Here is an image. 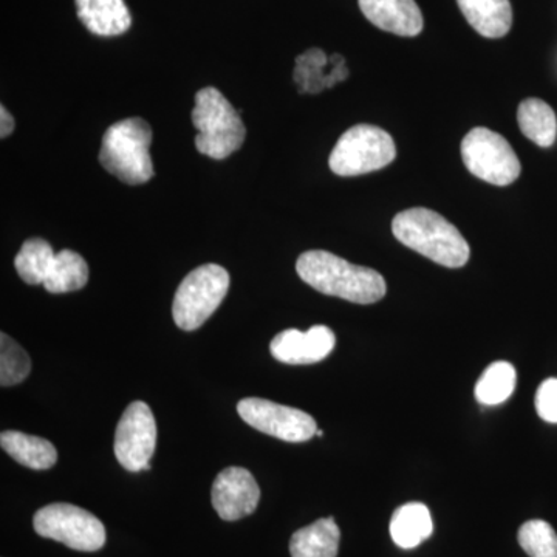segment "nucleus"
Returning <instances> with one entry per match:
<instances>
[{
	"label": "nucleus",
	"mask_w": 557,
	"mask_h": 557,
	"mask_svg": "<svg viewBox=\"0 0 557 557\" xmlns=\"http://www.w3.org/2000/svg\"><path fill=\"white\" fill-rule=\"evenodd\" d=\"M78 17L97 36H120L129 30L131 11L124 0H76Z\"/></svg>",
	"instance_id": "14"
},
{
	"label": "nucleus",
	"mask_w": 557,
	"mask_h": 557,
	"mask_svg": "<svg viewBox=\"0 0 557 557\" xmlns=\"http://www.w3.org/2000/svg\"><path fill=\"white\" fill-rule=\"evenodd\" d=\"M156 448V417L145 401H134L124 410L116 426L115 456L126 471H148Z\"/></svg>",
	"instance_id": "10"
},
{
	"label": "nucleus",
	"mask_w": 557,
	"mask_h": 557,
	"mask_svg": "<svg viewBox=\"0 0 557 557\" xmlns=\"http://www.w3.org/2000/svg\"><path fill=\"white\" fill-rule=\"evenodd\" d=\"M520 131L528 139L541 148L555 145L557 137V119L555 110L539 98H528L520 102L518 110Z\"/></svg>",
	"instance_id": "19"
},
{
	"label": "nucleus",
	"mask_w": 557,
	"mask_h": 557,
	"mask_svg": "<svg viewBox=\"0 0 557 557\" xmlns=\"http://www.w3.org/2000/svg\"><path fill=\"white\" fill-rule=\"evenodd\" d=\"M518 539L530 557H557V534L545 520H528L520 527Z\"/></svg>",
	"instance_id": "24"
},
{
	"label": "nucleus",
	"mask_w": 557,
	"mask_h": 557,
	"mask_svg": "<svg viewBox=\"0 0 557 557\" xmlns=\"http://www.w3.org/2000/svg\"><path fill=\"white\" fill-rule=\"evenodd\" d=\"M461 159L475 177L494 186H508L519 178L522 166L511 145L486 127H475L461 141Z\"/></svg>",
	"instance_id": "8"
},
{
	"label": "nucleus",
	"mask_w": 557,
	"mask_h": 557,
	"mask_svg": "<svg viewBox=\"0 0 557 557\" xmlns=\"http://www.w3.org/2000/svg\"><path fill=\"white\" fill-rule=\"evenodd\" d=\"M537 416L547 423H557V379L545 380L537 388Z\"/></svg>",
	"instance_id": "25"
},
{
	"label": "nucleus",
	"mask_w": 557,
	"mask_h": 557,
	"mask_svg": "<svg viewBox=\"0 0 557 557\" xmlns=\"http://www.w3.org/2000/svg\"><path fill=\"white\" fill-rule=\"evenodd\" d=\"M150 143L152 129L145 120L119 121L102 137L100 163L126 185H143L156 174L149 153Z\"/></svg>",
	"instance_id": "3"
},
{
	"label": "nucleus",
	"mask_w": 557,
	"mask_h": 557,
	"mask_svg": "<svg viewBox=\"0 0 557 557\" xmlns=\"http://www.w3.org/2000/svg\"><path fill=\"white\" fill-rule=\"evenodd\" d=\"M392 233L405 247L446 269H461L471 256L460 231L432 209L410 208L399 212L392 220Z\"/></svg>",
	"instance_id": "2"
},
{
	"label": "nucleus",
	"mask_w": 557,
	"mask_h": 557,
	"mask_svg": "<svg viewBox=\"0 0 557 557\" xmlns=\"http://www.w3.org/2000/svg\"><path fill=\"white\" fill-rule=\"evenodd\" d=\"M230 273L218 263H207L183 278L172 304L178 329L194 332L219 309L230 289Z\"/></svg>",
	"instance_id": "6"
},
{
	"label": "nucleus",
	"mask_w": 557,
	"mask_h": 557,
	"mask_svg": "<svg viewBox=\"0 0 557 557\" xmlns=\"http://www.w3.org/2000/svg\"><path fill=\"white\" fill-rule=\"evenodd\" d=\"M242 420L259 432L282 442L304 443L318 432L317 421L304 410L262 398H245L237 405Z\"/></svg>",
	"instance_id": "9"
},
{
	"label": "nucleus",
	"mask_w": 557,
	"mask_h": 557,
	"mask_svg": "<svg viewBox=\"0 0 557 557\" xmlns=\"http://www.w3.org/2000/svg\"><path fill=\"white\" fill-rule=\"evenodd\" d=\"M32 372V359L27 351L10 338L7 333L0 335V384L14 386L27 379Z\"/></svg>",
	"instance_id": "23"
},
{
	"label": "nucleus",
	"mask_w": 557,
	"mask_h": 557,
	"mask_svg": "<svg viewBox=\"0 0 557 557\" xmlns=\"http://www.w3.org/2000/svg\"><path fill=\"white\" fill-rule=\"evenodd\" d=\"M193 123L199 131L197 150L212 160L226 159L239 150L247 135L239 112L215 87L197 91Z\"/></svg>",
	"instance_id": "4"
},
{
	"label": "nucleus",
	"mask_w": 557,
	"mask_h": 557,
	"mask_svg": "<svg viewBox=\"0 0 557 557\" xmlns=\"http://www.w3.org/2000/svg\"><path fill=\"white\" fill-rule=\"evenodd\" d=\"M397 157L394 138L372 124L344 132L330 153L329 166L341 177H357L388 166Z\"/></svg>",
	"instance_id": "5"
},
{
	"label": "nucleus",
	"mask_w": 557,
	"mask_h": 557,
	"mask_svg": "<svg viewBox=\"0 0 557 557\" xmlns=\"http://www.w3.org/2000/svg\"><path fill=\"white\" fill-rule=\"evenodd\" d=\"M0 445L17 463L35 471H46L54 467L58 461V450L49 440L24 434V432H2Z\"/></svg>",
	"instance_id": "17"
},
{
	"label": "nucleus",
	"mask_w": 557,
	"mask_h": 557,
	"mask_svg": "<svg viewBox=\"0 0 557 557\" xmlns=\"http://www.w3.org/2000/svg\"><path fill=\"white\" fill-rule=\"evenodd\" d=\"M212 507L226 522H236L251 516L258 508L260 487L245 468L223 469L212 485Z\"/></svg>",
	"instance_id": "11"
},
{
	"label": "nucleus",
	"mask_w": 557,
	"mask_h": 557,
	"mask_svg": "<svg viewBox=\"0 0 557 557\" xmlns=\"http://www.w3.org/2000/svg\"><path fill=\"white\" fill-rule=\"evenodd\" d=\"M516 381L515 366L507 361L493 362L475 384V398L483 406L502 405L515 392Z\"/></svg>",
	"instance_id": "21"
},
{
	"label": "nucleus",
	"mask_w": 557,
	"mask_h": 557,
	"mask_svg": "<svg viewBox=\"0 0 557 557\" xmlns=\"http://www.w3.org/2000/svg\"><path fill=\"white\" fill-rule=\"evenodd\" d=\"M432 530H434V523H432L431 511L426 505L418 502L403 505L391 519L392 541L399 548L418 547L431 537Z\"/></svg>",
	"instance_id": "18"
},
{
	"label": "nucleus",
	"mask_w": 557,
	"mask_h": 557,
	"mask_svg": "<svg viewBox=\"0 0 557 557\" xmlns=\"http://www.w3.org/2000/svg\"><path fill=\"white\" fill-rule=\"evenodd\" d=\"M299 277L322 295L335 296L348 302H379L386 296L387 285L379 271L354 265L333 252L313 249L304 252L296 262Z\"/></svg>",
	"instance_id": "1"
},
{
	"label": "nucleus",
	"mask_w": 557,
	"mask_h": 557,
	"mask_svg": "<svg viewBox=\"0 0 557 557\" xmlns=\"http://www.w3.org/2000/svg\"><path fill=\"white\" fill-rule=\"evenodd\" d=\"M33 527L40 537L61 542L76 552H98L106 545V528L86 509L70 504H51L36 511Z\"/></svg>",
	"instance_id": "7"
},
{
	"label": "nucleus",
	"mask_w": 557,
	"mask_h": 557,
	"mask_svg": "<svg viewBox=\"0 0 557 557\" xmlns=\"http://www.w3.org/2000/svg\"><path fill=\"white\" fill-rule=\"evenodd\" d=\"M89 281V265L78 252L72 249H62L54 256L44 287L53 295L76 292L86 287Z\"/></svg>",
	"instance_id": "20"
},
{
	"label": "nucleus",
	"mask_w": 557,
	"mask_h": 557,
	"mask_svg": "<svg viewBox=\"0 0 557 557\" xmlns=\"http://www.w3.org/2000/svg\"><path fill=\"white\" fill-rule=\"evenodd\" d=\"M362 14L381 30L413 38L423 30V14L416 0H358Z\"/></svg>",
	"instance_id": "13"
},
{
	"label": "nucleus",
	"mask_w": 557,
	"mask_h": 557,
	"mask_svg": "<svg viewBox=\"0 0 557 557\" xmlns=\"http://www.w3.org/2000/svg\"><path fill=\"white\" fill-rule=\"evenodd\" d=\"M469 25L487 39L504 38L511 30L512 7L509 0H457Z\"/></svg>",
	"instance_id": "15"
},
{
	"label": "nucleus",
	"mask_w": 557,
	"mask_h": 557,
	"mask_svg": "<svg viewBox=\"0 0 557 557\" xmlns=\"http://www.w3.org/2000/svg\"><path fill=\"white\" fill-rule=\"evenodd\" d=\"M341 531L335 519H319L300 528L289 541L292 557H336L339 552Z\"/></svg>",
	"instance_id": "16"
},
{
	"label": "nucleus",
	"mask_w": 557,
	"mask_h": 557,
	"mask_svg": "<svg viewBox=\"0 0 557 557\" xmlns=\"http://www.w3.org/2000/svg\"><path fill=\"white\" fill-rule=\"evenodd\" d=\"M335 344V333L332 330L325 325H314L307 332L284 330L271 341L270 351L274 359L284 364H314L327 358Z\"/></svg>",
	"instance_id": "12"
},
{
	"label": "nucleus",
	"mask_w": 557,
	"mask_h": 557,
	"mask_svg": "<svg viewBox=\"0 0 557 557\" xmlns=\"http://www.w3.org/2000/svg\"><path fill=\"white\" fill-rule=\"evenodd\" d=\"M317 435H318V437H324V431H321V429H318Z\"/></svg>",
	"instance_id": "27"
},
{
	"label": "nucleus",
	"mask_w": 557,
	"mask_h": 557,
	"mask_svg": "<svg viewBox=\"0 0 557 557\" xmlns=\"http://www.w3.org/2000/svg\"><path fill=\"white\" fill-rule=\"evenodd\" d=\"M0 137L7 138L10 137L11 134H13L14 126H16V123H14L13 116H11V113L5 108H0Z\"/></svg>",
	"instance_id": "26"
},
{
	"label": "nucleus",
	"mask_w": 557,
	"mask_h": 557,
	"mask_svg": "<svg viewBox=\"0 0 557 557\" xmlns=\"http://www.w3.org/2000/svg\"><path fill=\"white\" fill-rule=\"evenodd\" d=\"M54 256L57 252L53 251L49 242L36 237L22 245L14 265L25 284L40 285L46 282Z\"/></svg>",
	"instance_id": "22"
}]
</instances>
